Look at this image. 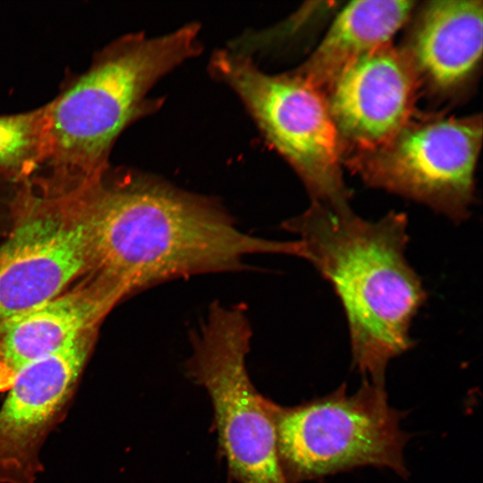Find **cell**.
I'll use <instances>...</instances> for the list:
<instances>
[{"instance_id": "6da1fadb", "label": "cell", "mask_w": 483, "mask_h": 483, "mask_svg": "<svg viewBox=\"0 0 483 483\" xmlns=\"http://www.w3.org/2000/svg\"><path fill=\"white\" fill-rule=\"evenodd\" d=\"M96 272L128 298L194 275L248 269L256 254L298 256L296 241L241 231L216 199L108 167L95 182Z\"/></svg>"}, {"instance_id": "7a4b0ae2", "label": "cell", "mask_w": 483, "mask_h": 483, "mask_svg": "<svg viewBox=\"0 0 483 483\" xmlns=\"http://www.w3.org/2000/svg\"><path fill=\"white\" fill-rule=\"evenodd\" d=\"M407 217L390 212L366 220L351 208L317 202L282 223L299 236L301 258L328 281L346 317L352 364L385 386L389 362L411 349L413 318L427 292L409 264Z\"/></svg>"}, {"instance_id": "3957f363", "label": "cell", "mask_w": 483, "mask_h": 483, "mask_svg": "<svg viewBox=\"0 0 483 483\" xmlns=\"http://www.w3.org/2000/svg\"><path fill=\"white\" fill-rule=\"evenodd\" d=\"M199 32L197 23L157 37L139 32L101 51L88 71L44 106L47 178L74 182L105 172L122 131L156 107L147 99L154 84L200 53Z\"/></svg>"}, {"instance_id": "277c9868", "label": "cell", "mask_w": 483, "mask_h": 483, "mask_svg": "<svg viewBox=\"0 0 483 483\" xmlns=\"http://www.w3.org/2000/svg\"><path fill=\"white\" fill-rule=\"evenodd\" d=\"M91 182L30 180L0 244V322L56 296L93 269Z\"/></svg>"}, {"instance_id": "5b68a950", "label": "cell", "mask_w": 483, "mask_h": 483, "mask_svg": "<svg viewBox=\"0 0 483 483\" xmlns=\"http://www.w3.org/2000/svg\"><path fill=\"white\" fill-rule=\"evenodd\" d=\"M252 336L246 309L214 301L191 335L188 377L209 395L218 450L238 483H288L279 461L275 402L259 394L246 365Z\"/></svg>"}, {"instance_id": "8992f818", "label": "cell", "mask_w": 483, "mask_h": 483, "mask_svg": "<svg viewBox=\"0 0 483 483\" xmlns=\"http://www.w3.org/2000/svg\"><path fill=\"white\" fill-rule=\"evenodd\" d=\"M279 461L288 483H301L361 466L405 478L410 438L403 414L390 406L385 386L363 380L353 394L334 393L285 407L275 403Z\"/></svg>"}, {"instance_id": "52a82bcc", "label": "cell", "mask_w": 483, "mask_h": 483, "mask_svg": "<svg viewBox=\"0 0 483 483\" xmlns=\"http://www.w3.org/2000/svg\"><path fill=\"white\" fill-rule=\"evenodd\" d=\"M210 67L240 97L269 144L297 173L311 202L348 207L343 146L324 94L292 72L266 73L250 56L233 50L217 51Z\"/></svg>"}, {"instance_id": "ba28073f", "label": "cell", "mask_w": 483, "mask_h": 483, "mask_svg": "<svg viewBox=\"0 0 483 483\" xmlns=\"http://www.w3.org/2000/svg\"><path fill=\"white\" fill-rule=\"evenodd\" d=\"M481 143V115L411 117L385 144L350 152L348 165L369 186L461 223L474 201Z\"/></svg>"}, {"instance_id": "9c48e42d", "label": "cell", "mask_w": 483, "mask_h": 483, "mask_svg": "<svg viewBox=\"0 0 483 483\" xmlns=\"http://www.w3.org/2000/svg\"><path fill=\"white\" fill-rule=\"evenodd\" d=\"M89 330L24 368L0 406V483H37L40 453L68 411L92 353Z\"/></svg>"}, {"instance_id": "30bf717a", "label": "cell", "mask_w": 483, "mask_h": 483, "mask_svg": "<svg viewBox=\"0 0 483 483\" xmlns=\"http://www.w3.org/2000/svg\"><path fill=\"white\" fill-rule=\"evenodd\" d=\"M419 81L403 50L390 44L346 67L324 94L343 150H369L412 117Z\"/></svg>"}, {"instance_id": "8fae6325", "label": "cell", "mask_w": 483, "mask_h": 483, "mask_svg": "<svg viewBox=\"0 0 483 483\" xmlns=\"http://www.w3.org/2000/svg\"><path fill=\"white\" fill-rule=\"evenodd\" d=\"M124 299L114 285L90 271L52 299L0 322V394L27 366L99 329Z\"/></svg>"}, {"instance_id": "7c38bea8", "label": "cell", "mask_w": 483, "mask_h": 483, "mask_svg": "<svg viewBox=\"0 0 483 483\" xmlns=\"http://www.w3.org/2000/svg\"><path fill=\"white\" fill-rule=\"evenodd\" d=\"M480 0H437L419 11L403 50L419 83L454 93L475 75L483 41Z\"/></svg>"}, {"instance_id": "4fadbf2b", "label": "cell", "mask_w": 483, "mask_h": 483, "mask_svg": "<svg viewBox=\"0 0 483 483\" xmlns=\"http://www.w3.org/2000/svg\"><path fill=\"white\" fill-rule=\"evenodd\" d=\"M415 1H352L335 16L324 38L294 74L323 94L360 57L390 44L408 21Z\"/></svg>"}, {"instance_id": "5bb4252c", "label": "cell", "mask_w": 483, "mask_h": 483, "mask_svg": "<svg viewBox=\"0 0 483 483\" xmlns=\"http://www.w3.org/2000/svg\"><path fill=\"white\" fill-rule=\"evenodd\" d=\"M45 107L0 115V174L20 181L31 178L46 159Z\"/></svg>"}, {"instance_id": "9a60e30c", "label": "cell", "mask_w": 483, "mask_h": 483, "mask_svg": "<svg viewBox=\"0 0 483 483\" xmlns=\"http://www.w3.org/2000/svg\"><path fill=\"white\" fill-rule=\"evenodd\" d=\"M6 199L4 186L0 181V229H3L6 214Z\"/></svg>"}]
</instances>
